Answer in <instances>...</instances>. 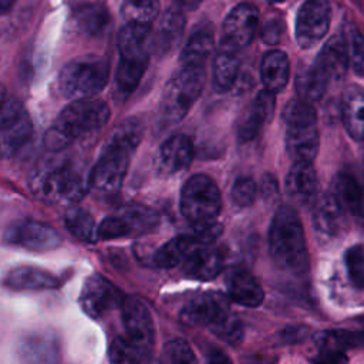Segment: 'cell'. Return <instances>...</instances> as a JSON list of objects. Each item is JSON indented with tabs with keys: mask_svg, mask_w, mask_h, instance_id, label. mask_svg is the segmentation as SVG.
<instances>
[{
	"mask_svg": "<svg viewBox=\"0 0 364 364\" xmlns=\"http://www.w3.org/2000/svg\"><path fill=\"white\" fill-rule=\"evenodd\" d=\"M142 124L135 118L122 121L108 136L100 158L90 173L88 185L95 192L112 195L119 191L132 152L142 139Z\"/></svg>",
	"mask_w": 364,
	"mask_h": 364,
	"instance_id": "6da1fadb",
	"label": "cell"
},
{
	"mask_svg": "<svg viewBox=\"0 0 364 364\" xmlns=\"http://www.w3.org/2000/svg\"><path fill=\"white\" fill-rule=\"evenodd\" d=\"M111 115L109 107L94 98L71 101L44 135L48 151L58 152L78 138L88 136L105 127Z\"/></svg>",
	"mask_w": 364,
	"mask_h": 364,
	"instance_id": "7a4b0ae2",
	"label": "cell"
},
{
	"mask_svg": "<svg viewBox=\"0 0 364 364\" xmlns=\"http://www.w3.org/2000/svg\"><path fill=\"white\" fill-rule=\"evenodd\" d=\"M269 252L282 269L300 273L307 267V245L304 229L297 212L280 206L269 228Z\"/></svg>",
	"mask_w": 364,
	"mask_h": 364,
	"instance_id": "3957f363",
	"label": "cell"
},
{
	"mask_svg": "<svg viewBox=\"0 0 364 364\" xmlns=\"http://www.w3.org/2000/svg\"><path fill=\"white\" fill-rule=\"evenodd\" d=\"M109 78V63L95 54L70 60L58 74L60 92L73 101L87 100L104 90Z\"/></svg>",
	"mask_w": 364,
	"mask_h": 364,
	"instance_id": "277c9868",
	"label": "cell"
},
{
	"mask_svg": "<svg viewBox=\"0 0 364 364\" xmlns=\"http://www.w3.org/2000/svg\"><path fill=\"white\" fill-rule=\"evenodd\" d=\"M31 193L47 203H77L87 192L81 175L67 164H46L30 176Z\"/></svg>",
	"mask_w": 364,
	"mask_h": 364,
	"instance_id": "5b68a950",
	"label": "cell"
},
{
	"mask_svg": "<svg viewBox=\"0 0 364 364\" xmlns=\"http://www.w3.org/2000/svg\"><path fill=\"white\" fill-rule=\"evenodd\" d=\"M222 208L220 192L216 182L205 175L191 176L182 186L179 209L193 226L215 222Z\"/></svg>",
	"mask_w": 364,
	"mask_h": 364,
	"instance_id": "8992f818",
	"label": "cell"
},
{
	"mask_svg": "<svg viewBox=\"0 0 364 364\" xmlns=\"http://www.w3.org/2000/svg\"><path fill=\"white\" fill-rule=\"evenodd\" d=\"M205 71L202 67L181 65L165 84L161 108L171 121H181L202 92Z\"/></svg>",
	"mask_w": 364,
	"mask_h": 364,
	"instance_id": "52a82bcc",
	"label": "cell"
},
{
	"mask_svg": "<svg viewBox=\"0 0 364 364\" xmlns=\"http://www.w3.org/2000/svg\"><path fill=\"white\" fill-rule=\"evenodd\" d=\"M121 318L122 340L148 364L155 340L154 321L148 307L136 297H125L121 304Z\"/></svg>",
	"mask_w": 364,
	"mask_h": 364,
	"instance_id": "ba28073f",
	"label": "cell"
},
{
	"mask_svg": "<svg viewBox=\"0 0 364 364\" xmlns=\"http://www.w3.org/2000/svg\"><path fill=\"white\" fill-rule=\"evenodd\" d=\"M33 124L21 102L6 98L0 105V159L13 156L31 136Z\"/></svg>",
	"mask_w": 364,
	"mask_h": 364,
	"instance_id": "9c48e42d",
	"label": "cell"
},
{
	"mask_svg": "<svg viewBox=\"0 0 364 364\" xmlns=\"http://www.w3.org/2000/svg\"><path fill=\"white\" fill-rule=\"evenodd\" d=\"M328 0H306L297 10L294 36L300 48H310L327 33L330 26Z\"/></svg>",
	"mask_w": 364,
	"mask_h": 364,
	"instance_id": "30bf717a",
	"label": "cell"
},
{
	"mask_svg": "<svg viewBox=\"0 0 364 364\" xmlns=\"http://www.w3.org/2000/svg\"><path fill=\"white\" fill-rule=\"evenodd\" d=\"M229 300L216 291H205L192 297L182 310V320L192 326H205L213 331L229 316Z\"/></svg>",
	"mask_w": 364,
	"mask_h": 364,
	"instance_id": "8fae6325",
	"label": "cell"
},
{
	"mask_svg": "<svg viewBox=\"0 0 364 364\" xmlns=\"http://www.w3.org/2000/svg\"><path fill=\"white\" fill-rule=\"evenodd\" d=\"M124 299L125 296L117 286H114L104 276L95 273L88 276L82 284L80 293V306L87 316L98 318L108 310L121 307Z\"/></svg>",
	"mask_w": 364,
	"mask_h": 364,
	"instance_id": "7c38bea8",
	"label": "cell"
},
{
	"mask_svg": "<svg viewBox=\"0 0 364 364\" xmlns=\"http://www.w3.org/2000/svg\"><path fill=\"white\" fill-rule=\"evenodd\" d=\"M259 23V11L250 3L233 7L222 24V48L236 51L246 47L255 37Z\"/></svg>",
	"mask_w": 364,
	"mask_h": 364,
	"instance_id": "4fadbf2b",
	"label": "cell"
},
{
	"mask_svg": "<svg viewBox=\"0 0 364 364\" xmlns=\"http://www.w3.org/2000/svg\"><path fill=\"white\" fill-rule=\"evenodd\" d=\"M4 240L30 250H51L61 243V236L47 223L34 219H21L13 222L6 229Z\"/></svg>",
	"mask_w": 364,
	"mask_h": 364,
	"instance_id": "5bb4252c",
	"label": "cell"
},
{
	"mask_svg": "<svg viewBox=\"0 0 364 364\" xmlns=\"http://www.w3.org/2000/svg\"><path fill=\"white\" fill-rule=\"evenodd\" d=\"M276 108L274 94L263 90L245 108L236 124V135L240 142H250L255 139L263 127L272 119Z\"/></svg>",
	"mask_w": 364,
	"mask_h": 364,
	"instance_id": "9a60e30c",
	"label": "cell"
},
{
	"mask_svg": "<svg viewBox=\"0 0 364 364\" xmlns=\"http://www.w3.org/2000/svg\"><path fill=\"white\" fill-rule=\"evenodd\" d=\"M222 252L213 245H202L196 240L182 262L183 272L189 277L198 280H210L216 277L222 270Z\"/></svg>",
	"mask_w": 364,
	"mask_h": 364,
	"instance_id": "2e32d148",
	"label": "cell"
},
{
	"mask_svg": "<svg viewBox=\"0 0 364 364\" xmlns=\"http://www.w3.org/2000/svg\"><path fill=\"white\" fill-rule=\"evenodd\" d=\"M18 353L26 364H60V343L50 331H34L24 336Z\"/></svg>",
	"mask_w": 364,
	"mask_h": 364,
	"instance_id": "e0dca14e",
	"label": "cell"
},
{
	"mask_svg": "<svg viewBox=\"0 0 364 364\" xmlns=\"http://www.w3.org/2000/svg\"><path fill=\"white\" fill-rule=\"evenodd\" d=\"M286 193L297 205H309L317 196V173L311 162H293L284 181Z\"/></svg>",
	"mask_w": 364,
	"mask_h": 364,
	"instance_id": "ac0fdd59",
	"label": "cell"
},
{
	"mask_svg": "<svg viewBox=\"0 0 364 364\" xmlns=\"http://www.w3.org/2000/svg\"><path fill=\"white\" fill-rule=\"evenodd\" d=\"M284 144L293 162H313L320 146L317 125H287Z\"/></svg>",
	"mask_w": 364,
	"mask_h": 364,
	"instance_id": "d6986e66",
	"label": "cell"
},
{
	"mask_svg": "<svg viewBox=\"0 0 364 364\" xmlns=\"http://www.w3.org/2000/svg\"><path fill=\"white\" fill-rule=\"evenodd\" d=\"M347 212L330 195H324L314 203L313 210V225L317 235L323 239L337 237L346 228Z\"/></svg>",
	"mask_w": 364,
	"mask_h": 364,
	"instance_id": "ffe728a7",
	"label": "cell"
},
{
	"mask_svg": "<svg viewBox=\"0 0 364 364\" xmlns=\"http://www.w3.org/2000/svg\"><path fill=\"white\" fill-rule=\"evenodd\" d=\"M193 158L192 141L183 134H175L164 141L158 151V166L165 175L186 169Z\"/></svg>",
	"mask_w": 364,
	"mask_h": 364,
	"instance_id": "44dd1931",
	"label": "cell"
},
{
	"mask_svg": "<svg viewBox=\"0 0 364 364\" xmlns=\"http://www.w3.org/2000/svg\"><path fill=\"white\" fill-rule=\"evenodd\" d=\"M228 296L235 303L255 309L264 299V293L259 282L245 269H232L226 276Z\"/></svg>",
	"mask_w": 364,
	"mask_h": 364,
	"instance_id": "7402d4cb",
	"label": "cell"
},
{
	"mask_svg": "<svg viewBox=\"0 0 364 364\" xmlns=\"http://www.w3.org/2000/svg\"><path fill=\"white\" fill-rule=\"evenodd\" d=\"M328 82L340 81L348 67L347 47L343 36H334L321 47L314 63Z\"/></svg>",
	"mask_w": 364,
	"mask_h": 364,
	"instance_id": "603a6c76",
	"label": "cell"
},
{
	"mask_svg": "<svg viewBox=\"0 0 364 364\" xmlns=\"http://www.w3.org/2000/svg\"><path fill=\"white\" fill-rule=\"evenodd\" d=\"M341 208L364 226V186L355 176L341 172L336 176L333 193Z\"/></svg>",
	"mask_w": 364,
	"mask_h": 364,
	"instance_id": "cb8c5ba5",
	"label": "cell"
},
{
	"mask_svg": "<svg viewBox=\"0 0 364 364\" xmlns=\"http://www.w3.org/2000/svg\"><path fill=\"white\" fill-rule=\"evenodd\" d=\"M341 119L351 138L364 141V88L348 85L341 95Z\"/></svg>",
	"mask_w": 364,
	"mask_h": 364,
	"instance_id": "d4e9b609",
	"label": "cell"
},
{
	"mask_svg": "<svg viewBox=\"0 0 364 364\" xmlns=\"http://www.w3.org/2000/svg\"><path fill=\"white\" fill-rule=\"evenodd\" d=\"M151 38V26L127 23L117 37L119 58H149Z\"/></svg>",
	"mask_w": 364,
	"mask_h": 364,
	"instance_id": "484cf974",
	"label": "cell"
},
{
	"mask_svg": "<svg viewBox=\"0 0 364 364\" xmlns=\"http://www.w3.org/2000/svg\"><path fill=\"white\" fill-rule=\"evenodd\" d=\"M186 18L181 9H168L159 20V26L154 37L151 38V47L158 53L171 51L182 38L185 31Z\"/></svg>",
	"mask_w": 364,
	"mask_h": 364,
	"instance_id": "4316f807",
	"label": "cell"
},
{
	"mask_svg": "<svg viewBox=\"0 0 364 364\" xmlns=\"http://www.w3.org/2000/svg\"><path fill=\"white\" fill-rule=\"evenodd\" d=\"M4 284L13 290H50L57 289L60 280L44 269L18 266L6 274Z\"/></svg>",
	"mask_w": 364,
	"mask_h": 364,
	"instance_id": "83f0119b",
	"label": "cell"
},
{
	"mask_svg": "<svg viewBox=\"0 0 364 364\" xmlns=\"http://www.w3.org/2000/svg\"><path fill=\"white\" fill-rule=\"evenodd\" d=\"M75 27L88 37H102L111 27V14L104 4L85 3L80 4L73 14Z\"/></svg>",
	"mask_w": 364,
	"mask_h": 364,
	"instance_id": "f1b7e54d",
	"label": "cell"
},
{
	"mask_svg": "<svg viewBox=\"0 0 364 364\" xmlns=\"http://www.w3.org/2000/svg\"><path fill=\"white\" fill-rule=\"evenodd\" d=\"M290 61L286 53L280 50H272L264 54L260 64V78L264 90L277 92L283 90L289 81Z\"/></svg>",
	"mask_w": 364,
	"mask_h": 364,
	"instance_id": "f546056e",
	"label": "cell"
},
{
	"mask_svg": "<svg viewBox=\"0 0 364 364\" xmlns=\"http://www.w3.org/2000/svg\"><path fill=\"white\" fill-rule=\"evenodd\" d=\"M354 340L346 331L320 333L317 338L318 353L313 358L314 364H348V357L344 353Z\"/></svg>",
	"mask_w": 364,
	"mask_h": 364,
	"instance_id": "4dcf8cb0",
	"label": "cell"
},
{
	"mask_svg": "<svg viewBox=\"0 0 364 364\" xmlns=\"http://www.w3.org/2000/svg\"><path fill=\"white\" fill-rule=\"evenodd\" d=\"M240 73V63L235 51L220 50L212 64V85L215 91L225 92L235 87Z\"/></svg>",
	"mask_w": 364,
	"mask_h": 364,
	"instance_id": "1f68e13d",
	"label": "cell"
},
{
	"mask_svg": "<svg viewBox=\"0 0 364 364\" xmlns=\"http://www.w3.org/2000/svg\"><path fill=\"white\" fill-rule=\"evenodd\" d=\"M212 50H213L212 30H209L208 27L206 28L200 27L189 36L186 44L183 46L179 57L181 65L203 68Z\"/></svg>",
	"mask_w": 364,
	"mask_h": 364,
	"instance_id": "d6a6232c",
	"label": "cell"
},
{
	"mask_svg": "<svg viewBox=\"0 0 364 364\" xmlns=\"http://www.w3.org/2000/svg\"><path fill=\"white\" fill-rule=\"evenodd\" d=\"M328 84V80L314 64L300 68L294 78V90L297 97L307 102L320 100L326 92Z\"/></svg>",
	"mask_w": 364,
	"mask_h": 364,
	"instance_id": "836d02e7",
	"label": "cell"
},
{
	"mask_svg": "<svg viewBox=\"0 0 364 364\" xmlns=\"http://www.w3.org/2000/svg\"><path fill=\"white\" fill-rule=\"evenodd\" d=\"M148 61L149 58H119L115 73V84L118 94L122 98L129 97L139 85L148 67Z\"/></svg>",
	"mask_w": 364,
	"mask_h": 364,
	"instance_id": "e575fe53",
	"label": "cell"
},
{
	"mask_svg": "<svg viewBox=\"0 0 364 364\" xmlns=\"http://www.w3.org/2000/svg\"><path fill=\"white\" fill-rule=\"evenodd\" d=\"M193 243H195V239L191 233L175 236L156 249V252L154 253L152 262L156 267H161V269H171L178 264H182L185 256L188 255Z\"/></svg>",
	"mask_w": 364,
	"mask_h": 364,
	"instance_id": "d590c367",
	"label": "cell"
},
{
	"mask_svg": "<svg viewBox=\"0 0 364 364\" xmlns=\"http://www.w3.org/2000/svg\"><path fill=\"white\" fill-rule=\"evenodd\" d=\"M117 213L124 220L129 236L146 233L158 225V215L151 208L139 203L125 205Z\"/></svg>",
	"mask_w": 364,
	"mask_h": 364,
	"instance_id": "8d00e7d4",
	"label": "cell"
},
{
	"mask_svg": "<svg viewBox=\"0 0 364 364\" xmlns=\"http://www.w3.org/2000/svg\"><path fill=\"white\" fill-rule=\"evenodd\" d=\"M67 229L73 236L82 242H95L97 239V226L92 216L78 206H71L64 216Z\"/></svg>",
	"mask_w": 364,
	"mask_h": 364,
	"instance_id": "74e56055",
	"label": "cell"
},
{
	"mask_svg": "<svg viewBox=\"0 0 364 364\" xmlns=\"http://www.w3.org/2000/svg\"><path fill=\"white\" fill-rule=\"evenodd\" d=\"M121 14L127 23L151 26L159 14V0H124Z\"/></svg>",
	"mask_w": 364,
	"mask_h": 364,
	"instance_id": "f35d334b",
	"label": "cell"
},
{
	"mask_svg": "<svg viewBox=\"0 0 364 364\" xmlns=\"http://www.w3.org/2000/svg\"><path fill=\"white\" fill-rule=\"evenodd\" d=\"M343 38L347 47L348 64L354 70V73L360 77H364V37L363 34L353 26L348 24L344 28Z\"/></svg>",
	"mask_w": 364,
	"mask_h": 364,
	"instance_id": "ab89813d",
	"label": "cell"
},
{
	"mask_svg": "<svg viewBox=\"0 0 364 364\" xmlns=\"http://www.w3.org/2000/svg\"><path fill=\"white\" fill-rule=\"evenodd\" d=\"M282 118L287 125H306V124H316L317 112L311 102L303 101L300 98L291 100L286 104L282 112Z\"/></svg>",
	"mask_w": 364,
	"mask_h": 364,
	"instance_id": "60d3db41",
	"label": "cell"
},
{
	"mask_svg": "<svg viewBox=\"0 0 364 364\" xmlns=\"http://www.w3.org/2000/svg\"><path fill=\"white\" fill-rule=\"evenodd\" d=\"M344 264L350 283L355 289L364 290V246H350L344 253Z\"/></svg>",
	"mask_w": 364,
	"mask_h": 364,
	"instance_id": "b9f144b4",
	"label": "cell"
},
{
	"mask_svg": "<svg viewBox=\"0 0 364 364\" xmlns=\"http://www.w3.org/2000/svg\"><path fill=\"white\" fill-rule=\"evenodd\" d=\"M161 364H198L192 347L181 338L168 341L161 353Z\"/></svg>",
	"mask_w": 364,
	"mask_h": 364,
	"instance_id": "7bdbcfd3",
	"label": "cell"
},
{
	"mask_svg": "<svg viewBox=\"0 0 364 364\" xmlns=\"http://www.w3.org/2000/svg\"><path fill=\"white\" fill-rule=\"evenodd\" d=\"M256 195H257L256 182L252 178H247V176L237 178L235 181L233 186H232V191H230L232 200L239 208L250 206L255 202Z\"/></svg>",
	"mask_w": 364,
	"mask_h": 364,
	"instance_id": "ee69618b",
	"label": "cell"
},
{
	"mask_svg": "<svg viewBox=\"0 0 364 364\" xmlns=\"http://www.w3.org/2000/svg\"><path fill=\"white\" fill-rule=\"evenodd\" d=\"M125 236H129V232L118 213L105 218L97 228V237L104 239V240L118 239V237H125Z\"/></svg>",
	"mask_w": 364,
	"mask_h": 364,
	"instance_id": "f6af8a7d",
	"label": "cell"
},
{
	"mask_svg": "<svg viewBox=\"0 0 364 364\" xmlns=\"http://www.w3.org/2000/svg\"><path fill=\"white\" fill-rule=\"evenodd\" d=\"M212 333L229 344H237L243 337V327L242 323L233 314H230Z\"/></svg>",
	"mask_w": 364,
	"mask_h": 364,
	"instance_id": "bcb514c9",
	"label": "cell"
},
{
	"mask_svg": "<svg viewBox=\"0 0 364 364\" xmlns=\"http://www.w3.org/2000/svg\"><path fill=\"white\" fill-rule=\"evenodd\" d=\"M284 33V24L280 18H269L267 21H264V24L260 28V38L263 40L264 44L269 46H274L280 41L282 36Z\"/></svg>",
	"mask_w": 364,
	"mask_h": 364,
	"instance_id": "7dc6e473",
	"label": "cell"
},
{
	"mask_svg": "<svg viewBox=\"0 0 364 364\" xmlns=\"http://www.w3.org/2000/svg\"><path fill=\"white\" fill-rule=\"evenodd\" d=\"M259 191L266 200H274L279 196V185L272 173H264L260 179Z\"/></svg>",
	"mask_w": 364,
	"mask_h": 364,
	"instance_id": "c3c4849f",
	"label": "cell"
},
{
	"mask_svg": "<svg viewBox=\"0 0 364 364\" xmlns=\"http://www.w3.org/2000/svg\"><path fill=\"white\" fill-rule=\"evenodd\" d=\"M205 364H232V360L228 357L226 353L215 348L206 354Z\"/></svg>",
	"mask_w": 364,
	"mask_h": 364,
	"instance_id": "681fc988",
	"label": "cell"
},
{
	"mask_svg": "<svg viewBox=\"0 0 364 364\" xmlns=\"http://www.w3.org/2000/svg\"><path fill=\"white\" fill-rule=\"evenodd\" d=\"M202 0H173V3L176 4L178 9H183V10H195Z\"/></svg>",
	"mask_w": 364,
	"mask_h": 364,
	"instance_id": "f907efd6",
	"label": "cell"
},
{
	"mask_svg": "<svg viewBox=\"0 0 364 364\" xmlns=\"http://www.w3.org/2000/svg\"><path fill=\"white\" fill-rule=\"evenodd\" d=\"M14 4V0H0V16L6 14Z\"/></svg>",
	"mask_w": 364,
	"mask_h": 364,
	"instance_id": "816d5d0a",
	"label": "cell"
},
{
	"mask_svg": "<svg viewBox=\"0 0 364 364\" xmlns=\"http://www.w3.org/2000/svg\"><path fill=\"white\" fill-rule=\"evenodd\" d=\"M243 364H269V363H266V361H263V360H260V358L252 357V358H247Z\"/></svg>",
	"mask_w": 364,
	"mask_h": 364,
	"instance_id": "f5cc1de1",
	"label": "cell"
},
{
	"mask_svg": "<svg viewBox=\"0 0 364 364\" xmlns=\"http://www.w3.org/2000/svg\"><path fill=\"white\" fill-rule=\"evenodd\" d=\"M4 100H6V91H4V88L0 85V105L3 104Z\"/></svg>",
	"mask_w": 364,
	"mask_h": 364,
	"instance_id": "db71d44e",
	"label": "cell"
},
{
	"mask_svg": "<svg viewBox=\"0 0 364 364\" xmlns=\"http://www.w3.org/2000/svg\"><path fill=\"white\" fill-rule=\"evenodd\" d=\"M267 1H270V3H273V4H282V3H284L286 0H267Z\"/></svg>",
	"mask_w": 364,
	"mask_h": 364,
	"instance_id": "11a10c76",
	"label": "cell"
}]
</instances>
